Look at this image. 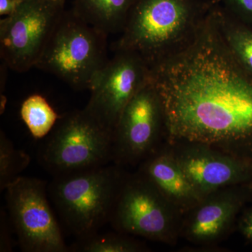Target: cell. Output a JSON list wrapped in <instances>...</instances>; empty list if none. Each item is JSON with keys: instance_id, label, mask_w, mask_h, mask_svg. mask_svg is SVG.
<instances>
[{"instance_id": "cell-1", "label": "cell", "mask_w": 252, "mask_h": 252, "mask_svg": "<svg viewBox=\"0 0 252 252\" xmlns=\"http://www.w3.org/2000/svg\"><path fill=\"white\" fill-rule=\"evenodd\" d=\"M151 70L165 143L206 146L252 163V76L225 44L212 8L193 40Z\"/></svg>"}, {"instance_id": "cell-2", "label": "cell", "mask_w": 252, "mask_h": 252, "mask_svg": "<svg viewBox=\"0 0 252 252\" xmlns=\"http://www.w3.org/2000/svg\"><path fill=\"white\" fill-rule=\"evenodd\" d=\"M213 5L207 0H137L113 50L135 53L153 67L193 40Z\"/></svg>"}, {"instance_id": "cell-3", "label": "cell", "mask_w": 252, "mask_h": 252, "mask_svg": "<svg viewBox=\"0 0 252 252\" xmlns=\"http://www.w3.org/2000/svg\"><path fill=\"white\" fill-rule=\"evenodd\" d=\"M127 172L114 163L54 177L48 191L60 218L78 239L109 223Z\"/></svg>"}, {"instance_id": "cell-4", "label": "cell", "mask_w": 252, "mask_h": 252, "mask_svg": "<svg viewBox=\"0 0 252 252\" xmlns=\"http://www.w3.org/2000/svg\"><path fill=\"white\" fill-rule=\"evenodd\" d=\"M107 34L64 11L35 67L56 76L77 90L90 91L107 64Z\"/></svg>"}, {"instance_id": "cell-5", "label": "cell", "mask_w": 252, "mask_h": 252, "mask_svg": "<svg viewBox=\"0 0 252 252\" xmlns=\"http://www.w3.org/2000/svg\"><path fill=\"white\" fill-rule=\"evenodd\" d=\"M41 165L53 175L113 163V133L85 109L60 118L39 154Z\"/></svg>"}, {"instance_id": "cell-6", "label": "cell", "mask_w": 252, "mask_h": 252, "mask_svg": "<svg viewBox=\"0 0 252 252\" xmlns=\"http://www.w3.org/2000/svg\"><path fill=\"white\" fill-rule=\"evenodd\" d=\"M182 215L139 172L127 174L109 223L117 232L175 245Z\"/></svg>"}, {"instance_id": "cell-7", "label": "cell", "mask_w": 252, "mask_h": 252, "mask_svg": "<svg viewBox=\"0 0 252 252\" xmlns=\"http://www.w3.org/2000/svg\"><path fill=\"white\" fill-rule=\"evenodd\" d=\"M6 191L10 220L22 251L70 252L50 205L44 181L20 176Z\"/></svg>"}, {"instance_id": "cell-8", "label": "cell", "mask_w": 252, "mask_h": 252, "mask_svg": "<svg viewBox=\"0 0 252 252\" xmlns=\"http://www.w3.org/2000/svg\"><path fill=\"white\" fill-rule=\"evenodd\" d=\"M64 2L23 0L17 9L0 21V57L18 72L35 67L61 17Z\"/></svg>"}, {"instance_id": "cell-9", "label": "cell", "mask_w": 252, "mask_h": 252, "mask_svg": "<svg viewBox=\"0 0 252 252\" xmlns=\"http://www.w3.org/2000/svg\"><path fill=\"white\" fill-rule=\"evenodd\" d=\"M165 112L153 80L126 105L113 132V163L137 166L165 142Z\"/></svg>"}, {"instance_id": "cell-10", "label": "cell", "mask_w": 252, "mask_h": 252, "mask_svg": "<svg viewBox=\"0 0 252 252\" xmlns=\"http://www.w3.org/2000/svg\"><path fill=\"white\" fill-rule=\"evenodd\" d=\"M114 52L96 78L84 108L112 133L126 105L152 79L150 67L138 54Z\"/></svg>"}, {"instance_id": "cell-11", "label": "cell", "mask_w": 252, "mask_h": 252, "mask_svg": "<svg viewBox=\"0 0 252 252\" xmlns=\"http://www.w3.org/2000/svg\"><path fill=\"white\" fill-rule=\"evenodd\" d=\"M252 202V184L231 186L207 194L182 216L180 238L199 249L216 248L236 227Z\"/></svg>"}, {"instance_id": "cell-12", "label": "cell", "mask_w": 252, "mask_h": 252, "mask_svg": "<svg viewBox=\"0 0 252 252\" xmlns=\"http://www.w3.org/2000/svg\"><path fill=\"white\" fill-rule=\"evenodd\" d=\"M186 175L204 197L220 189L252 184V163L206 146L167 144Z\"/></svg>"}, {"instance_id": "cell-13", "label": "cell", "mask_w": 252, "mask_h": 252, "mask_svg": "<svg viewBox=\"0 0 252 252\" xmlns=\"http://www.w3.org/2000/svg\"><path fill=\"white\" fill-rule=\"evenodd\" d=\"M145 177L181 215L204 198L186 175L168 144H163L138 165Z\"/></svg>"}, {"instance_id": "cell-14", "label": "cell", "mask_w": 252, "mask_h": 252, "mask_svg": "<svg viewBox=\"0 0 252 252\" xmlns=\"http://www.w3.org/2000/svg\"><path fill=\"white\" fill-rule=\"evenodd\" d=\"M137 0H74L73 11L109 35L122 33Z\"/></svg>"}, {"instance_id": "cell-15", "label": "cell", "mask_w": 252, "mask_h": 252, "mask_svg": "<svg viewBox=\"0 0 252 252\" xmlns=\"http://www.w3.org/2000/svg\"><path fill=\"white\" fill-rule=\"evenodd\" d=\"M212 13L225 44L252 76V28L230 16L220 4H214Z\"/></svg>"}, {"instance_id": "cell-16", "label": "cell", "mask_w": 252, "mask_h": 252, "mask_svg": "<svg viewBox=\"0 0 252 252\" xmlns=\"http://www.w3.org/2000/svg\"><path fill=\"white\" fill-rule=\"evenodd\" d=\"M21 117L32 137L44 138L54 128L60 117L48 101L39 94L25 99L21 107Z\"/></svg>"}, {"instance_id": "cell-17", "label": "cell", "mask_w": 252, "mask_h": 252, "mask_svg": "<svg viewBox=\"0 0 252 252\" xmlns=\"http://www.w3.org/2000/svg\"><path fill=\"white\" fill-rule=\"evenodd\" d=\"M70 252H144L149 249L132 235L117 232L99 234L97 233L78 239L69 248Z\"/></svg>"}, {"instance_id": "cell-18", "label": "cell", "mask_w": 252, "mask_h": 252, "mask_svg": "<svg viewBox=\"0 0 252 252\" xmlns=\"http://www.w3.org/2000/svg\"><path fill=\"white\" fill-rule=\"evenodd\" d=\"M31 157L24 151L16 149L4 132H0V190L19 177L31 162Z\"/></svg>"}, {"instance_id": "cell-19", "label": "cell", "mask_w": 252, "mask_h": 252, "mask_svg": "<svg viewBox=\"0 0 252 252\" xmlns=\"http://www.w3.org/2000/svg\"><path fill=\"white\" fill-rule=\"evenodd\" d=\"M240 22L252 28V0H214Z\"/></svg>"}, {"instance_id": "cell-20", "label": "cell", "mask_w": 252, "mask_h": 252, "mask_svg": "<svg viewBox=\"0 0 252 252\" xmlns=\"http://www.w3.org/2000/svg\"><path fill=\"white\" fill-rule=\"evenodd\" d=\"M237 228L239 233L252 243V202L240 214L237 222Z\"/></svg>"}, {"instance_id": "cell-21", "label": "cell", "mask_w": 252, "mask_h": 252, "mask_svg": "<svg viewBox=\"0 0 252 252\" xmlns=\"http://www.w3.org/2000/svg\"><path fill=\"white\" fill-rule=\"evenodd\" d=\"M0 212V252H11L12 244L9 231V217H7V213L4 208L1 209Z\"/></svg>"}, {"instance_id": "cell-22", "label": "cell", "mask_w": 252, "mask_h": 252, "mask_svg": "<svg viewBox=\"0 0 252 252\" xmlns=\"http://www.w3.org/2000/svg\"><path fill=\"white\" fill-rule=\"evenodd\" d=\"M23 0H0V15L10 16L17 9Z\"/></svg>"}, {"instance_id": "cell-23", "label": "cell", "mask_w": 252, "mask_h": 252, "mask_svg": "<svg viewBox=\"0 0 252 252\" xmlns=\"http://www.w3.org/2000/svg\"><path fill=\"white\" fill-rule=\"evenodd\" d=\"M209 2L212 3V4H215V2H214V0H207Z\"/></svg>"}, {"instance_id": "cell-24", "label": "cell", "mask_w": 252, "mask_h": 252, "mask_svg": "<svg viewBox=\"0 0 252 252\" xmlns=\"http://www.w3.org/2000/svg\"><path fill=\"white\" fill-rule=\"evenodd\" d=\"M56 1H61V2L65 3L66 0H56Z\"/></svg>"}]
</instances>
